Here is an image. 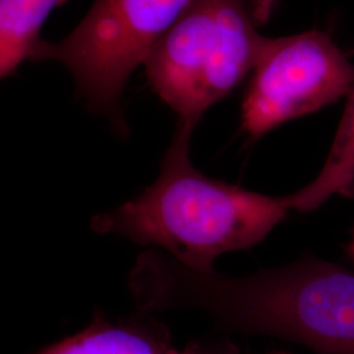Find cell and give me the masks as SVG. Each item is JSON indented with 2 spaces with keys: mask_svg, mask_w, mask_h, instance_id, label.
I'll list each match as a JSON object with an SVG mask.
<instances>
[{
  "mask_svg": "<svg viewBox=\"0 0 354 354\" xmlns=\"http://www.w3.org/2000/svg\"><path fill=\"white\" fill-rule=\"evenodd\" d=\"M129 288L146 314L196 308L226 332L274 336L319 354H354V273L315 257L228 277L151 248L137 259Z\"/></svg>",
  "mask_w": 354,
  "mask_h": 354,
  "instance_id": "cell-1",
  "label": "cell"
},
{
  "mask_svg": "<svg viewBox=\"0 0 354 354\" xmlns=\"http://www.w3.org/2000/svg\"><path fill=\"white\" fill-rule=\"evenodd\" d=\"M193 130L178 122L156 180L136 198L93 216L91 228L213 272L219 256L264 241L292 206L289 196L270 197L201 174L190 160Z\"/></svg>",
  "mask_w": 354,
  "mask_h": 354,
  "instance_id": "cell-2",
  "label": "cell"
},
{
  "mask_svg": "<svg viewBox=\"0 0 354 354\" xmlns=\"http://www.w3.org/2000/svg\"><path fill=\"white\" fill-rule=\"evenodd\" d=\"M277 0H190L145 66L153 92L197 127L203 113L232 92L256 61Z\"/></svg>",
  "mask_w": 354,
  "mask_h": 354,
  "instance_id": "cell-3",
  "label": "cell"
},
{
  "mask_svg": "<svg viewBox=\"0 0 354 354\" xmlns=\"http://www.w3.org/2000/svg\"><path fill=\"white\" fill-rule=\"evenodd\" d=\"M190 0H95L64 39H41L32 62L64 64L76 92L95 113L125 127L120 105L131 74L176 23Z\"/></svg>",
  "mask_w": 354,
  "mask_h": 354,
  "instance_id": "cell-4",
  "label": "cell"
},
{
  "mask_svg": "<svg viewBox=\"0 0 354 354\" xmlns=\"http://www.w3.org/2000/svg\"><path fill=\"white\" fill-rule=\"evenodd\" d=\"M353 84L354 66L326 33L264 37L243 99L241 127L257 140L337 102Z\"/></svg>",
  "mask_w": 354,
  "mask_h": 354,
  "instance_id": "cell-5",
  "label": "cell"
},
{
  "mask_svg": "<svg viewBox=\"0 0 354 354\" xmlns=\"http://www.w3.org/2000/svg\"><path fill=\"white\" fill-rule=\"evenodd\" d=\"M36 354H239L231 340L193 342L178 349L172 335L153 314L127 317L96 315L86 328Z\"/></svg>",
  "mask_w": 354,
  "mask_h": 354,
  "instance_id": "cell-6",
  "label": "cell"
},
{
  "mask_svg": "<svg viewBox=\"0 0 354 354\" xmlns=\"http://www.w3.org/2000/svg\"><path fill=\"white\" fill-rule=\"evenodd\" d=\"M333 196L354 197V84L326 163L311 183L289 198L292 210L311 213Z\"/></svg>",
  "mask_w": 354,
  "mask_h": 354,
  "instance_id": "cell-7",
  "label": "cell"
},
{
  "mask_svg": "<svg viewBox=\"0 0 354 354\" xmlns=\"http://www.w3.org/2000/svg\"><path fill=\"white\" fill-rule=\"evenodd\" d=\"M67 0H0V76L30 61L51 11Z\"/></svg>",
  "mask_w": 354,
  "mask_h": 354,
  "instance_id": "cell-8",
  "label": "cell"
},
{
  "mask_svg": "<svg viewBox=\"0 0 354 354\" xmlns=\"http://www.w3.org/2000/svg\"><path fill=\"white\" fill-rule=\"evenodd\" d=\"M348 253H349L351 259L354 261V231L353 235H352V239H351L349 244H348Z\"/></svg>",
  "mask_w": 354,
  "mask_h": 354,
  "instance_id": "cell-9",
  "label": "cell"
},
{
  "mask_svg": "<svg viewBox=\"0 0 354 354\" xmlns=\"http://www.w3.org/2000/svg\"><path fill=\"white\" fill-rule=\"evenodd\" d=\"M269 354H289V353H286V352H273V353H269Z\"/></svg>",
  "mask_w": 354,
  "mask_h": 354,
  "instance_id": "cell-10",
  "label": "cell"
}]
</instances>
